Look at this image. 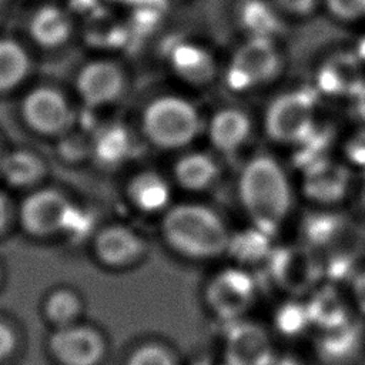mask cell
I'll return each instance as SVG.
<instances>
[{
  "mask_svg": "<svg viewBox=\"0 0 365 365\" xmlns=\"http://www.w3.org/2000/svg\"><path fill=\"white\" fill-rule=\"evenodd\" d=\"M238 190L254 227L272 235L291 205V190L281 165L267 155L252 158L241 173Z\"/></svg>",
  "mask_w": 365,
  "mask_h": 365,
  "instance_id": "6da1fadb",
  "label": "cell"
},
{
  "mask_svg": "<svg viewBox=\"0 0 365 365\" xmlns=\"http://www.w3.org/2000/svg\"><path fill=\"white\" fill-rule=\"evenodd\" d=\"M163 235L177 252L197 259L212 258L227 251L230 234L222 220L198 204L170 208L163 220Z\"/></svg>",
  "mask_w": 365,
  "mask_h": 365,
  "instance_id": "7a4b0ae2",
  "label": "cell"
},
{
  "mask_svg": "<svg viewBox=\"0 0 365 365\" xmlns=\"http://www.w3.org/2000/svg\"><path fill=\"white\" fill-rule=\"evenodd\" d=\"M305 244L319 257L324 272L346 274L365 248V230L339 214H311L304 221Z\"/></svg>",
  "mask_w": 365,
  "mask_h": 365,
  "instance_id": "3957f363",
  "label": "cell"
},
{
  "mask_svg": "<svg viewBox=\"0 0 365 365\" xmlns=\"http://www.w3.org/2000/svg\"><path fill=\"white\" fill-rule=\"evenodd\" d=\"M198 114L192 104L175 96L153 100L143 113V131L160 148L187 145L198 133Z\"/></svg>",
  "mask_w": 365,
  "mask_h": 365,
  "instance_id": "277c9868",
  "label": "cell"
},
{
  "mask_svg": "<svg viewBox=\"0 0 365 365\" xmlns=\"http://www.w3.org/2000/svg\"><path fill=\"white\" fill-rule=\"evenodd\" d=\"M317 96L311 90H294L277 97L265 114L269 138L284 144H298L314 127Z\"/></svg>",
  "mask_w": 365,
  "mask_h": 365,
  "instance_id": "5b68a950",
  "label": "cell"
},
{
  "mask_svg": "<svg viewBox=\"0 0 365 365\" xmlns=\"http://www.w3.org/2000/svg\"><path fill=\"white\" fill-rule=\"evenodd\" d=\"M204 297L215 317L234 322L254 304L255 281L244 269L227 268L210 279Z\"/></svg>",
  "mask_w": 365,
  "mask_h": 365,
  "instance_id": "8992f818",
  "label": "cell"
},
{
  "mask_svg": "<svg viewBox=\"0 0 365 365\" xmlns=\"http://www.w3.org/2000/svg\"><path fill=\"white\" fill-rule=\"evenodd\" d=\"M279 57L271 38L251 37L234 54L227 71L230 88L242 91L274 78Z\"/></svg>",
  "mask_w": 365,
  "mask_h": 365,
  "instance_id": "52a82bcc",
  "label": "cell"
},
{
  "mask_svg": "<svg viewBox=\"0 0 365 365\" xmlns=\"http://www.w3.org/2000/svg\"><path fill=\"white\" fill-rule=\"evenodd\" d=\"M21 114L31 130L44 135H60L73 123L68 101L50 86H40L29 91L21 103Z\"/></svg>",
  "mask_w": 365,
  "mask_h": 365,
  "instance_id": "ba28073f",
  "label": "cell"
},
{
  "mask_svg": "<svg viewBox=\"0 0 365 365\" xmlns=\"http://www.w3.org/2000/svg\"><path fill=\"white\" fill-rule=\"evenodd\" d=\"M73 204L57 190L43 188L26 197L20 207V224L34 237L63 232Z\"/></svg>",
  "mask_w": 365,
  "mask_h": 365,
  "instance_id": "9c48e42d",
  "label": "cell"
},
{
  "mask_svg": "<svg viewBox=\"0 0 365 365\" xmlns=\"http://www.w3.org/2000/svg\"><path fill=\"white\" fill-rule=\"evenodd\" d=\"M268 261L275 281L289 291L309 288L324 272L319 257L307 244L272 250Z\"/></svg>",
  "mask_w": 365,
  "mask_h": 365,
  "instance_id": "30bf717a",
  "label": "cell"
},
{
  "mask_svg": "<svg viewBox=\"0 0 365 365\" xmlns=\"http://www.w3.org/2000/svg\"><path fill=\"white\" fill-rule=\"evenodd\" d=\"M272 342L267 331L250 321H234L224 341L227 365H268Z\"/></svg>",
  "mask_w": 365,
  "mask_h": 365,
  "instance_id": "8fae6325",
  "label": "cell"
},
{
  "mask_svg": "<svg viewBox=\"0 0 365 365\" xmlns=\"http://www.w3.org/2000/svg\"><path fill=\"white\" fill-rule=\"evenodd\" d=\"M76 88L87 107L98 108L115 101L121 96L124 76L111 61H90L78 71Z\"/></svg>",
  "mask_w": 365,
  "mask_h": 365,
  "instance_id": "7c38bea8",
  "label": "cell"
},
{
  "mask_svg": "<svg viewBox=\"0 0 365 365\" xmlns=\"http://www.w3.org/2000/svg\"><path fill=\"white\" fill-rule=\"evenodd\" d=\"M51 349L64 365H94L103 354L100 336L84 327H63L51 338Z\"/></svg>",
  "mask_w": 365,
  "mask_h": 365,
  "instance_id": "4fadbf2b",
  "label": "cell"
},
{
  "mask_svg": "<svg viewBox=\"0 0 365 365\" xmlns=\"http://www.w3.org/2000/svg\"><path fill=\"white\" fill-rule=\"evenodd\" d=\"M94 251L101 262L120 267L137 259L144 251V242L131 228L115 224L97 232Z\"/></svg>",
  "mask_w": 365,
  "mask_h": 365,
  "instance_id": "5bb4252c",
  "label": "cell"
},
{
  "mask_svg": "<svg viewBox=\"0 0 365 365\" xmlns=\"http://www.w3.org/2000/svg\"><path fill=\"white\" fill-rule=\"evenodd\" d=\"M348 182V170L339 164L325 160L305 171L304 191L308 198L329 204L339 201L345 195Z\"/></svg>",
  "mask_w": 365,
  "mask_h": 365,
  "instance_id": "9a60e30c",
  "label": "cell"
},
{
  "mask_svg": "<svg viewBox=\"0 0 365 365\" xmlns=\"http://www.w3.org/2000/svg\"><path fill=\"white\" fill-rule=\"evenodd\" d=\"M317 78L319 90L329 96L355 97L365 84L358 60L348 54H338L325 61Z\"/></svg>",
  "mask_w": 365,
  "mask_h": 365,
  "instance_id": "2e32d148",
  "label": "cell"
},
{
  "mask_svg": "<svg viewBox=\"0 0 365 365\" xmlns=\"http://www.w3.org/2000/svg\"><path fill=\"white\" fill-rule=\"evenodd\" d=\"M71 19L58 6L46 4L34 11L29 23L31 38L44 48L64 44L71 34Z\"/></svg>",
  "mask_w": 365,
  "mask_h": 365,
  "instance_id": "e0dca14e",
  "label": "cell"
},
{
  "mask_svg": "<svg viewBox=\"0 0 365 365\" xmlns=\"http://www.w3.org/2000/svg\"><path fill=\"white\" fill-rule=\"evenodd\" d=\"M251 121L245 113L237 108L220 110L210 124L212 145L225 154L237 151L250 137Z\"/></svg>",
  "mask_w": 365,
  "mask_h": 365,
  "instance_id": "ac0fdd59",
  "label": "cell"
},
{
  "mask_svg": "<svg viewBox=\"0 0 365 365\" xmlns=\"http://www.w3.org/2000/svg\"><path fill=\"white\" fill-rule=\"evenodd\" d=\"M133 141L128 130L110 124L97 130L91 140V154L103 167H118L131 154Z\"/></svg>",
  "mask_w": 365,
  "mask_h": 365,
  "instance_id": "d6986e66",
  "label": "cell"
},
{
  "mask_svg": "<svg viewBox=\"0 0 365 365\" xmlns=\"http://www.w3.org/2000/svg\"><path fill=\"white\" fill-rule=\"evenodd\" d=\"M171 64L178 76L194 84H205L215 74V64L210 53L190 43H181L173 48Z\"/></svg>",
  "mask_w": 365,
  "mask_h": 365,
  "instance_id": "ffe728a7",
  "label": "cell"
},
{
  "mask_svg": "<svg viewBox=\"0 0 365 365\" xmlns=\"http://www.w3.org/2000/svg\"><path fill=\"white\" fill-rule=\"evenodd\" d=\"M128 198L144 212H155L164 210L170 201L168 182L154 171H143L131 178Z\"/></svg>",
  "mask_w": 365,
  "mask_h": 365,
  "instance_id": "44dd1931",
  "label": "cell"
},
{
  "mask_svg": "<svg viewBox=\"0 0 365 365\" xmlns=\"http://www.w3.org/2000/svg\"><path fill=\"white\" fill-rule=\"evenodd\" d=\"M0 174L4 181L14 188L34 185L44 174V164L38 155L26 150L3 154Z\"/></svg>",
  "mask_w": 365,
  "mask_h": 365,
  "instance_id": "7402d4cb",
  "label": "cell"
},
{
  "mask_svg": "<svg viewBox=\"0 0 365 365\" xmlns=\"http://www.w3.org/2000/svg\"><path fill=\"white\" fill-rule=\"evenodd\" d=\"M174 175L182 188L200 191L207 188L217 178L218 167L210 155L202 153H191L177 161Z\"/></svg>",
  "mask_w": 365,
  "mask_h": 365,
  "instance_id": "603a6c76",
  "label": "cell"
},
{
  "mask_svg": "<svg viewBox=\"0 0 365 365\" xmlns=\"http://www.w3.org/2000/svg\"><path fill=\"white\" fill-rule=\"evenodd\" d=\"M30 58L20 43L0 38V93L16 88L29 74Z\"/></svg>",
  "mask_w": 365,
  "mask_h": 365,
  "instance_id": "cb8c5ba5",
  "label": "cell"
},
{
  "mask_svg": "<svg viewBox=\"0 0 365 365\" xmlns=\"http://www.w3.org/2000/svg\"><path fill=\"white\" fill-rule=\"evenodd\" d=\"M269 237L262 230L252 227L231 235L227 251L241 264H257L268 259L272 252Z\"/></svg>",
  "mask_w": 365,
  "mask_h": 365,
  "instance_id": "d4e9b609",
  "label": "cell"
},
{
  "mask_svg": "<svg viewBox=\"0 0 365 365\" xmlns=\"http://www.w3.org/2000/svg\"><path fill=\"white\" fill-rule=\"evenodd\" d=\"M238 17L242 29L251 37L271 38L279 30V19L275 9L264 0H244L238 9Z\"/></svg>",
  "mask_w": 365,
  "mask_h": 365,
  "instance_id": "484cf974",
  "label": "cell"
},
{
  "mask_svg": "<svg viewBox=\"0 0 365 365\" xmlns=\"http://www.w3.org/2000/svg\"><path fill=\"white\" fill-rule=\"evenodd\" d=\"M78 307V299L73 292L60 289L50 295L46 305V311L51 321L66 327L76 317Z\"/></svg>",
  "mask_w": 365,
  "mask_h": 365,
  "instance_id": "4316f807",
  "label": "cell"
},
{
  "mask_svg": "<svg viewBox=\"0 0 365 365\" xmlns=\"http://www.w3.org/2000/svg\"><path fill=\"white\" fill-rule=\"evenodd\" d=\"M311 319L312 318H311L309 309L298 304H288L282 307L277 317V322L279 328L285 332L301 331L307 325V322Z\"/></svg>",
  "mask_w": 365,
  "mask_h": 365,
  "instance_id": "83f0119b",
  "label": "cell"
},
{
  "mask_svg": "<svg viewBox=\"0 0 365 365\" xmlns=\"http://www.w3.org/2000/svg\"><path fill=\"white\" fill-rule=\"evenodd\" d=\"M128 365H175V362L165 348L160 345H147L131 355Z\"/></svg>",
  "mask_w": 365,
  "mask_h": 365,
  "instance_id": "f1b7e54d",
  "label": "cell"
},
{
  "mask_svg": "<svg viewBox=\"0 0 365 365\" xmlns=\"http://www.w3.org/2000/svg\"><path fill=\"white\" fill-rule=\"evenodd\" d=\"M91 230H93L91 215L87 211H84L73 204V207L68 212L66 225L63 228V232L68 234L73 238L83 240L91 232Z\"/></svg>",
  "mask_w": 365,
  "mask_h": 365,
  "instance_id": "f546056e",
  "label": "cell"
},
{
  "mask_svg": "<svg viewBox=\"0 0 365 365\" xmlns=\"http://www.w3.org/2000/svg\"><path fill=\"white\" fill-rule=\"evenodd\" d=\"M329 13L341 20H356L365 16V0H324Z\"/></svg>",
  "mask_w": 365,
  "mask_h": 365,
  "instance_id": "4dcf8cb0",
  "label": "cell"
},
{
  "mask_svg": "<svg viewBox=\"0 0 365 365\" xmlns=\"http://www.w3.org/2000/svg\"><path fill=\"white\" fill-rule=\"evenodd\" d=\"M345 154L351 163L365 167V128L354 133L345 144Z\"/></svg>",
  "mask_w": 365,
  "mask_h": 365,
  "instance_id": "1f68e13d",
  "label": "cell"
},
{
  "mask_svg": "<svg viewBox=\"0 0 365 365\" xmlns=\"http://www.w3.org/2000/svg\"><path fill=\"white\" fill-rule=\"evenodd\" d=\"M319 0H274L275 7L292 16H307L312 13Z\"/></svg>",
  "mask_w": 365,
  "mask_h": 365,
  "instance_id": "d6a6232c",
  "label": "cell"
},
{
  "mask_svg": "<svg viewBox=\"0 0 365 365\" xmlns=\"http://www.w3.org/2000/svg\"><path fill=\"white\" fill-rule=\"evenodd\" d=\"M352 295L358 309L365 314V271L355 275L352 281Z\"/></svg>",
  "mask_w": 365,
  "mask_h": 365,
  "instance_id": "836d02e7",
  "label": "cell"
},
{
  "mask_svg": "<svg viewBox=\"0 0 365 365\" xmlns=\"http://www.w3.org/2000/svg\"><path fill=\"white\" fill-rule=\"evenodd\" d=\"M14 345V336L11 331L0 322V358L6 356Z\"/></svg>",
  "mask_w": 365,
  "mask_h": 365,
  "instance_id": "e575fe53",
  "label": "cell"
},
{
  "mask_svg": "<svg viewBox=\"0 0 365 365\" xmlns=\"http://www.w3.org/2000/svg\"><path fill=\"white\" fill-rule=\"evenodd\" d=\"M10 217V204L4 194L0 192V232L6 228Z\"/></svg>",
  "mask_w": 365,
  "mask_h": 365,
  "instance_id": "d590c367",
  "label": "cell"
},
{
  "mask_svg": "<svg viewBox=\"0 0 365 365\" xmlns=\"http://www.w3.org/2000/svg\"><path fill=\"white\" fill-rule=\"evenodd\" d=\"M355 108H356V114L365 121V84L361 87V90L355 96Z\"/></svg>",
  "mask_w": 365,
  "mask_h": 365,
  "instance_id": "8d00e7d4",
  "label": "cell"
},
{
  "mask_svg": "<svg viewBox=\"0 0 365 365\" xmlns=\"http://www.w3.org/2000/svg\"><path fill=\"white\" fill-rule=\"evenodd\" d=\"M358 57L365 60V37L358 44Z\"/></svg>",
  "mask_w": 365,
  "mask_h": 365,
  "instance_id": "74e56055",
  "label": "cell"
},
{
  "mask_svg": "<svg viewBox=\"0 0 365 365\" xmlns=\"http://www.w3.org/2000/svg\"><path fill=\"white\" fill-rule=\"evenodd\" d=\"M361 198H362V204L365 207V181H364V185H362V191H361Z\"/></svg>",
  "mask_w": 365,
  "mask_h": 365,
  "instance_id": "f35d334b",
  "label": "cell"
},
{
  "mask_svg": "<svg viewBox=\"0 0 365 365\" xmlns=\"http://www.w3.org/2000/svg\"><path fill=\"white\" fill-rule=\"evenodd\" d=\"M1 157H3V154H1V151H0V163H1Z\"/></svg>",
  "mask_w": 365,
  "mask_h": 365,
  "instance_id": "ab89813d",
  "label": "cell"
},
{
  "mask_svg": "<svg viewBox=\"0 0 365 365\" xmlns=\"http://www.w3.org/2000/svg\"><path fill=\"white\" fill-rule=\"evenodd\" d=\"M1 3H3V0H0V10H1Z\"/></svg>",
  "mask_w": 365,
  "mask_h": 365,
  "instance_id": "60d3db41",
  "label": "cell"
}]
</instances>
